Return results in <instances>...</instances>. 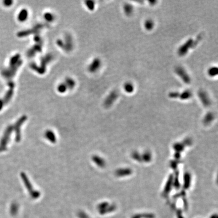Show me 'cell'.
<instances>
[{"mask_svg":"<svg viewBox=\"0 0 218 218\" xmlns=\"http://www.w3.org/2000/svg\"><path fill=\"white\" fill-rule=\"evenodd\" d=\"M195 46L196 45H195L194 40L192 38H190L179 47L177 53L179 56H184L190 49L194 48Z\"/></svg>","mask_w":218,"mask_h":218,"instance_id":"6da1fadb","label":"cell"},{"mask_svg":"<svg viewBox=\"0 0 218 218\" xmlns=\"http://www.w3.org/2000/svg\"><path fill=\"white\" fill-rule=\"evenodd\" d=\"M21 177L27 189L28 190L31 196L33 198H39L40 196V192L36 190H35V189L33 188V186H32L30 181H29V179L27 178L25 174L23 173H22Z\"/></svg>","mask_w":218,"mask_h":218,"instance_id":"7a4b0ae2","label":"cell"},{"mask_svg":"<svg viewBox=\"0 0 218 218\" xmlns=\"http://www.w3.org/2000/svg\"><path fill=\"white\" fill-rule=\"evenodd\" d=\"M175 72L186 84L191 82V78L185 69L181 66H177L175 69Z\"/></svg>","mask_w":218,"mask_h":218,"instance_id":"3957f363","label":"cell"},{"mask_svg":"<svg viewBox=\"0 0 218 218\" xmlns=\"http://www.w3.org/2000/svg\"><path fill=\"white\" fill-rule=\"evenodd\" d=\"M198 94L199 99L204 106L208 107L211 105V99H210L208 93L205 91L203 89H200L198 93Z\"/></svg>","mask_w":218,"mask_h":218,"instance_id":"277c9868","label":"cell"},{"mask_svg":"<svg viewBox=\"0 0 218 218\" xmlns=\"http://www.w3.org/2000/svg\"><path fill=\"white\" fill-rule=\"evenodd\" d=\"M118 97V93L116 91H114L110 93L107 97L105 101V106L106 107H109L111 106L113 103L116 100Z\"/></svg>","mask_w":218,"mask_h":218,"instance_id":"5b68a950","label":"cell"},{"mask_svg":"<svg viewBox=\"0 0 218 218\" xmlns=\"http://www.w3.org/2000/svg\"><path fill=\"white\" fill-rule=\"evenodd\" d=\"M26 120V116H23L21 118V119H20L19 121H18V122H17V125L16 126V139L18 141H19L21 139V132H20V127L22 126V124L25 121V120Z\"/></svg>","mask_w":218,"mask_h":218,"instance_id":"8992f818","label":"cell"},{"mask_svg":"<svg viewBox=\"0 0 218 218\" xmlns=\"http://www.w3.org/2000/svg\"><path fill=\"white\" fill-rule=\"evenodd\" d=\"M45 137L48 140H49L51 142L54 143L56 142L57 139H56V135L55 134L54 132L52 131V130H47L46 132H45Z\"/></svg>","mask_w":218,"mask_h":218,"instance_id":"52a82bcc","label":"cell"},{"mask_svg":"<svg viewBox=\"0 0 218 218\" xmlns=\"http://www.w3.org/2000/svg\"><path fill=\"white\" fill-rule=\"evenodd\" d=\"M92 159H93V162L97 165L99 166V167H100V168L104 167L105 165H106V163H105V161L104 160V159L100 158V157L98 156H93Z\"/></svg>","mask_w":218,"mask_h":218,"instance_id":"ba28073f","label":"cell"},{"mask_svg":"<svg viewBox=\"0 0 218 218\" xmlns=\"http://www.w3.org/2000/svg\"><path fill=\"white\" fill-rule=\"evenodd\" d=\"M134 8L132 5L129 3H125L123 6V11L127 16H130L133 12Z\"/></svg>","mask_w":218,"mask_h":218,"instance_id":"9c48e42d","label":"cell"},{"mask_svg":"<svg viewBox=\"0 0 218 218\" xmlns=\"http://www.w3.org/2000/svg\"><path fill=\"white\" fill-rule=\"evenodd\" d=\"M192 91L190 90H185L182 93H179L178 98H180L182 100H186L192 98Z\"/></svg>","mask_w":218,"mask_h":218,"instance_id":"30bf717a","label":"cell"},{"mask_svg":"<svg viewBox=\"0 0 218 218\" xmlns=\"http://www.w3.org/2000/svg\"><path fill=\"white\" fill-rule=\"evenodd\" d=\"M155 26V23L151 19H146L144 22V27L145 29L148 31H151L153 28Z\"/></svg>","mask_w":218,"mask_h":218,"instance_id":"8fae6325","label":"cell"},{"mask_svg":"<svg viewBox=\"0 0 218 218\" xmlns=\"http://www.w3.org/2000/svg\"><path fill=\"white\" fill-rule=\"evenodd\" d=\"M124 89L126 93H132L134 89V86L133 85L132 83L130 82H126L125 83L124 85Z\"/></svg>","mask_w":218,"mask_h":218,"instance_id":"7c38bea8","label":"cell"},{"mask_svg":"<svg viewBox=\"0 0 218 218\" xmlns=\"http://www.w3.org/2000/svg\"><path fill=\"white\" fill-rule=\"evenodd\" d=\"M218 72V68L217 67H211L208 70V73L209 75L211 77H214L217 75Z\"/></svg>","mask_w":218,"mask_h":218,"instance_id":"4fadbf2b","label":"cell"},{"mask_svg":"<svg viewBox=\"0 0 218 218\" xmlns=\"http://www.w3.org/2000/svg\"><path fill=\"white\" fill-rule=\"evenodd\" d=\"M100 60L99 59H95L94 60V61H93V64L92 65H91L90 68H91V69L92 71H94L97 70L99 68V67L100 66Z\"/></svg>","mask_w":218,"mask_h":218,"instance_id":"5bb4252c","label":"cell"},{"mask_svg":"<svg viewBox=\"0 0 218 218\" xmlns=\"http://www.w3.org/2000/svg\"><path fill=\"white\" fill-rule=\"evenodd\" d=\"M179 93H180L178 92H172L169 93L168 96L171 99H177L179 98Z\"/></svg>","mask_w":218,"mask_h":218,"instance_id":"9a60e30c","label":"cell"},{"mask_svg":"<svg viewBox=\"0 0 218 218\" xmlns=\"http://www.w3.org/2000/svg\"><path fill=\"white\" fill-rule=\"evenodd\" d=\"M88 3L87 5V7H88V9H89L91 10H93L94 9V2L92 1H88L87 2Z\"/></svg>","mask_w":218,"mask_h":218,"instance_id":"2e32d148","label":"cell"},{"mask_svg":"<svg viewBox=\"0 0 218 218\" xmlns=\"http://www.w3.org/2000/svg\"><path fill=\"white\" fill-rule=\"evenodd\" d=\"M66 90V87L65 85L64 84H61L58 87V91L61 93H63L65 92Z\"/></svg>","mask_w":218,"mask_h":218,"instance_id":"e0dca14e","label":"cell"},{"mask_svg":"<svg viewBox=\"0 0 218 218\" xmlns=\"http://www.w3.org/2000/svg\"><path fill=\"white\" fill-rule=\"evenodd\" d=\"M22 16L21 17V20H24V19L25 20L26 18L27 15L26 11L24 10L23 12H22Z\"/></svg>","mask_w":218,"mask_h":218,"instance_id":"ac0fdd59","label":"cell"},{"mask_svg":"<svg viewBox=\"0 0 218 218\" xmlns=\"http://www.w3.org/2000/svg\"><path fill=\"white\" fill-rule=\"evenodd\" d=\"M45 18L48 21H50V20L52 19L53 17L52 16V15L50 14H46V15H45Z\"/></svg>","mask_w":218,"mask_h":218,"instance_id":"d6986e66","label":"cell"}]
</instances>
